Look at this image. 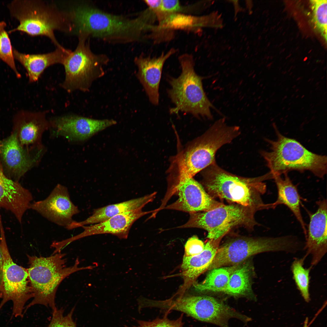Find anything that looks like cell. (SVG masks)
I'll list each match as a JSON object with an SVG mask.
<instances>
[{"label":"cell","instance_id":"cell-20","mask_svg":"<svg viewBox=\"0 0 327 327\" xmlns=\"http://www.w3.org/2000/svg\"><path fill=\"white\" fill-rule=\"evenodd\" d=\"M50 127L49 121L43 112L22 111L17 114L15 119L14 130L17 131L20 144L23 147L35 145L42 150V135Z\"/></svg>","mask_w":327,"mask_h":327},{"label":"cell","instance_id":"cell-16","mask_svg":"<svg viewBox=\"0 0 327 327\" xmlns=\"http://www.w3.org/2000/svg\"><path fill=\"white\" fill-rule=\"evenodd\" d=\"M316 204L318 208L315 212H308L309 222L304 247L306 252L304 258L309 255L311 256V267L318 263L327 251L326 200H319Z\"/></svg>","mask_w":327,"mask_h":327},{"label":"cell","instance_id":"cell-31","mask_svg":"<svg viewBox=\"0 0 327 327\" xmlns=\"http://www.w3.org/2000/svg\"><path fill=\"white\" fill-rule=\"evenodd\" d=\"M170 312L167 311L163 317H157L152 321L137 320L138 325L133 327H184L183 321V314L182 313L176 319L171 320L168 317ZM125 327H129L125 325Z\"/></svg>","mask_w":327,"mask_h":327},{"label":"cell","instance_id":"cell-26","mask_svg":"<svg viewBox=\"0 0 327 327\" xmlns=\"http://www.w3.org/2000/svg\"><path fill=\"white\" fill-rule=\"evenodd\" d=\"M239 264L220 267L209 270L210 271L203 281L199 283H194L195 289L199 292L210 291L224 293L231 274Z\"/></svg>","mask_w":327,"mask_h":327},{"label":"cell","instance_id":"cell-27","mask_svg":"<svg viewBox=\"0 0 327 327\" xmlns=\"http://www.w3.org/2000/svg\"><path fill=\"white\" fill-rule=\"evenodd\" d=\"M160 27L170 29H190L205 25L204 17L199 18L177 13L166 15L160 20Z\"/></svg>","mask_w":327,"mask_h":327},{"label":"cell","instance_id":"cell-24","mask_svg":"<svg viewBox=\"0 0 327 327\" xmlns=\"http://www.w3.org/2000/svg\"><path fill=\"white\" fill-rule=\"evenodd\" d=\"M219 241L209 239L203 250L192 256H184L181 268L182 274L187 281H194L200 275L208 271L219 247Z\"/></svg>","mask_w":327,"mask_h":327},{"label":"cell","instance_id":"cell-22","mask_svg":"<svg viewBox=\"0 0 327 327\" xmlns=\"http://www.w3.org/2000/svg\"><path fill=\"white\" fill-rule=\"evenodd\" d=\"M156 194L157 192H154L139 198L95 209L92 215L87 219L80 222L74 220L67 229L71 230L87 225L100 223L122 213L142 209L147 204L153 201Z\"/></svg>","mask_w":327,"mask_h":327},{"label":"cell","instance_id":"cell-15","mask_svg":"<svg viewBox=\"0 0 327 327\" xmlns=\"http://www.w3.org/2000/svg\"><path fill=\"white\" fill-rule=\"evenodd\" d=\"M153 212L154 210L144 211L142 209H138L117 214L100 223L82 226L84 230L82 232L62 240L61 244L66 247L71 243L84 237L103 234H110L120 239H126L134 223L141 217Z\"/></svg>","mask_w":327,"mask_h":327},{"label":"cell","instance_id":"cell-2","mask_svg":"<svg viewBox=\"0 0 327 327\" xmlns=\"http://www.w3.org/2000/svg\"><path fill=\"white\" fill-rule=\"evenodd\" d=\"M239 127L228 125L225 119L216 121L201 135L179 150L171 159L169 171L179 178H192L216 162L217 151L240 134Z\"/></svg>","mask_w":327,"mask_h":327},{"label":"cell","instance_id":"cell-21","mask_svg":"<svg viewBox=\"0 0 327 327\" xmlns=\"http://www.w3.org/2000/svg\"><path fill=\"white\" fill-rule=\"evenodd\" d=\"M71 51L62 47L57 48L54 51L47 53L28 54L21 53L13 48L14 58L26 69L30 82L37 81L49 66L56 64H62Z\"/></svg>","mask_w":327,"mask_h":327},{"label":"cell","instance_id":"cell-33","mask_svg":"<svg viewBox=\"0 0 327 327\" xmlns=\"http://www.w3.org/2000/svg\"><path fill=\"white\" fill-rule=\"evenodd\" d=\"M203 242L196 236L190 238L185 245L184 256H192L201 253L204 250Z\"/></svg>","mask_w":327,"mask_h":327},{"label":"cell","instance_id":"cell-1","mask_svg":"<svg viewBox=\"0 0 327 327\" xmlns=\"http://www.w3.org/2000/svg\"><path fill=\"white\" fill-rule=\"evenodd\" d=\"M72 31L78 36H91L116 43L136 42L149 25L141 14L133 18L105 12L83 2L69 12Z\"/></svg>","mask_w":327,"mask_h":327},{"label":"cell","instance_id":"cell-34","mask_svg":"<svg viewBox=\"0 0 327 327\" xmlns=\"http://www.w3.org/2000/svg\"><path fill=\"white\" fill-rule=\"evenodd\" d=\"M181 9L179 1L162 0L159 11L156 13L159 15H165L177 13Z\"/></svg>","mask_w":327,"mask_h":327},{"label":"cell","instance_id":"cell-4","mask_svg":"<svg viewBox=\"0 0 327 327\" xmlns=\"http://www.w3.org/2000/svg\"><path fill=\"white\" fill-rule=\"evenodd\" d=\"M65 255L61 252L47 257L27 255L29 265L27 270L33 297L25 307L23 315L28 309L35 305L49 307L52 312L56 310V294L62 281L75 272L95 267L94 266L79 267L78 258L73 265L67 267Z\"/></svg>","mask_w":327,"mask_h":327},{"label":"cell","instance_id":"cell-28","mask_svg":"<svg viewBox=\"0 0 327 327\" xmlns=\"http://www.w3.org/2000/svg\"><path fill=\"white\" fill-rule=\"evenodd\" d=\"M305 258L295 259L291 269L293 279L297 286L305 301L308 302L310 300L309 292V274L311 267L306 269L303 265Z\"/></svg>","mask_w":327,"mask_h":327},{"label":"cell","instance_id":"cell-12","mask_svg":"<svg viewBox=\"0 0 327 327\" xmlns=\"http://www.w3.org/2000/svg\"><path fill=\"white\" fill-rule=\"evenodd\" d=\"M169 187L163 202L173 194L178 198L174 203L164 207L189 213L208 211L223 203L216 200L206 191L202 185L193 177L175 179Z\"/></svg>","mask_w":327,"mask_h":327},{"label":"cell","instance_id":"cell-18","mask_svg":"<svg viewBox=\"0 0 327 327\" xmlns=\"http://www.w3.org/2000/svg\"><path fill=\"white\" fill-rule=\"evenodd\" d=\"M33 199L28 190L5 175L0 160V207L11 211L21 223Z\"/></svg>","mask_w":327,"mask_h":327},{"label":"cell","instance_id":"cell-30","mask_svg":"<svg viewBox=\"0 0 327 327\" xmlns=\"http://www.w3.org/2000/svg\"><path fill=\"white\" fill-rule=\"evenodd\" d=\"M310 3L314 24L326 41L327 1L312 0Z\"/></svg>","mask_w":327,"mask_h":327},{"label":"cell","instance_id":"cell-11","mask_svg":"<svg viewBox=\"0 0 327 327\" xmlns=\"http://www.w3.org/2000/svg\"><path fill=\"white\" fill-rule=\"evenodd\" d=\"M0 231L3 260L0 289V298L2 299L0 311L7 302L11 300L13 303L12 317L22 318L26 302L33 297L27 269L14 262L8 249L2 226H0Z\"/></svg>","mask_w":327,"mask_h":327},{"label":"cell","instance_id":"cell-32","mask_svg":"<svg viewBox=\"0 0 327 327\" xmlns=\"http://www.w3.org/2000/svg\"><path fill=\"white\" fill-rule=\"evenodd\" d=\"M75 308H73L67 315H64L62 308L52 312V315L48 327H77L76 322L73 319Z\"/></svg>","mask_w":327,"mask_h":327},{"label":"cell","instance_id":"cell-23","mask_svg":"<svg viewBox=\"0 0 327 327\" xmlns=\"http://www.w3.org/2000/svg\"><path fill=\"white\" fill-rule=\"evenodd\" d=\"M284 174L283 178L281 175H273L277 188L278 197L276 201L269 203L270 208L274 209L280 204L287 206L300 225L306 238L307 230L301 212V197L296 187L292 183L287 173Z\"/></svg>","mask_w":327,"mask_h":327},{"label":"cell","instance_id":"cell-14","mask_svg":"<svg viewBox=\"0 0 327 327\" xmlns=\"http://www.w3.org/2000/svg\"><path fill=\"white\" fill-rule=\"evenodd\" d=\"M55 134L71 140L83 141L117 124L113 119L97 120L74 114L56 117L49 121Z\"/></svg>","mask_w":327,"mask_h":327},{"label":"cell","instance_id":"cell-8","mask_svg":"<svg viewBox=\"0 0 327 327\" xmlns=\"http://www.w3.org/2000/svg\"><path fill=\"white\" fill-rule=\"evenodd\" d=\"M257 208L237 204L221 205L206 211L189 213L187 221L179 228H199L208 232L209 239L220 242L230 230L235 227L252 228L259 225L255 219Z\"/></svg>","mask_w":327,"mask_h":327},{"label":"cell","instance_id":"cell-25","mask_svg":"<svg viewBox=\"0 0 327 327\" xmlns=\"http://www.w3.org/2000/svg\"><path fill=\"white\" fill-rule=\"evenodd\" d=\"M251 270V265L248 263L239 264L231 274L224 293L233 296L256 299L250 281Z\"/></svg>","mask_w":327,"mask_h":327},{"label":"cell","instance_id":"cell-10","mask_svg":"<svg viewBox=\"0 0 327 327\" xmlns=\"http://www.w3.org/2000/svg\"><path fill=\"white\" fill-rule=\"evenodd\" d=\"M87 39L78 37L76 48L71 51L62 64L65 78L61 86L68 92L89 90L93 81L104 75V67L109 62L106 55L92 51Z\"/></svg>","mask_w":327,"mask_h":327},{"label":"cell","instance_id":"cell-35","mask_svg":"<svg viewBox=\"0 0 327 327\" xmlns=\"http://www.w3.org/2000/svg\"><path fill=\"white\" fill-rule=\"evenodd\" d=\"M161 0H146L144 2L147 5L149 9L154 12L159 11L161 3Z\"/></svg>","mask_w":327,"mask_h":327},{"label":"cell","instance_id":"cell-29","mask_svg":"<svg viewBox=\"0 0 327 327\" xmlns=\"http://www.w3.org/2000/svg\"><path fill=\"white\" fill-rule=\"evenodd\" d=\"M6 26L5 22H0V59L12 69L17 77L20 78V74L15 66L10 39L5 30Z\"/></svg>","mask_w":327,"mask_h":327},{"label":"cell","instance_id":"cell-37","mask_svg":"<svg viewBox=\"0 0 327 327\" xmlns=\"http://www.w3.org/2000/svg\"><path fill=\"white\" fill-rule=\"evenodd\" d=\"M0 287H1V285H0Z\"/></svg>","mask_w":327,"mask_h":327},{"label":"cell","instance_id":"cell-3","mask_svg":"<svg viewBox=\"0 0 327 327\" xmlns=\"http://www.w3.org/2000/svg\"><path fill=\"white\" fill-rule=\"evenodd\" d=\"M202 185L212 197L225 199L260 210L269 209L261 195L266 190L265 175L248 178L234 175L219 166L216 162L201 171Z\"/></svg>","mask_w":327,"mask_h":327},{"label":"cell","instance_id":"cell-17","mask_svg":"<svg viewBox=\"0 0 327 327\" xmlns=\"http://www.w3.org/2000/svg\"><path fill=\"white\" fill-rule=\"evenodd\" d=\"M177 51L173 48L157 57L140 55L135 59L138 68L137 77L150 102L154 105H157L159 104V87L164 64Z\"/></svg>","mask_w":327,"mask_h":327},{"label":"cell","instance_id":"cell-19","mask_svg":"<svg viewBox=\"0 0 327 327\" xmlns=\"http://www.w3.org/2000/svg\"><path fill=\"white\" fill-rule=\"evenodd\" d=\"M0 157L10 175L17 180L38 159L31 157L28 151L21 146L15 130L9 137L0 142Z\"/></svg>","mask_w":327,"mask_h":327},{"label":"cell","instance_id":"cell-36","mask_svg":"<svg viewBox=\"0 0 327 327\" xmlns=\"http://www.w3.org/2000/svg\"><path fill=\"white\" fill-rule=\"evenodd\" d=\"M3 253L1 243L0 240V288L2 285L3 274Z\"/></svg>","mask_w":327,"mask_h":327},{"label":"cell","instance_id":"cell-9","mask_svg":"<svg viewBox=\"0 0 327 327\" xmlns=\"http://www.w3.org/2000/svg\"><path fill=\"white\" fill-rule=\"evenodd\" d=\"M297 243L292 236L277 237H237L219 247L208 270L239 264L253 255L264 252L293 253Z\"/></svg>","mask_w":327,"mask_h":327},{"label":"cell","instance_id":"cell-7","mask_svg":"<svg viewBox=\"0 0 327 327\" xmlns=\"http://www.w3.org/2000/svg\"><path fill=\"white\" fill-rule=\"evenodd\" d=\"M277 138L266 139L270 146L269 151H261L272 175H281L291 170H308L322 178L327 172V157L309 150L296 140L285 137L276 129Z\"/></svg>","mask_w":327,"mask_h":327},{"label":"cell","instance_id":"cell-6","mask_svg":"<svg viewBox=\"0 0 327 327\" xmlns=\"http://www.w3.org/2000/svg\"><path fill=\"white\" fill-rule=\"evenodd\" d=\"M8 8L11 15L19 22V25L9 33L20 31L32 36H45L57 48H61L54 31L72 32L68 13L58 10L53 4L39 0H15Z\"/></svg>","mask_w":327,"mask_h":327},{"label":"cell","instance_id":"cell-13","mask_svg":"<svg viewBox=\"0 0 327 327\" xmlns=\"http://www.w3.org/2000/svg\"><path fill=\"white\" fill-rule=\"evenodd\" d=\"M29 209L66 228L74 221V216L80 212L71 200L67 187L61 184H58L45 199L31 203Z\"/></svg>","mask_w":327,"mask_h":327},{"label":"cell","instance_id":"cell-5","mask_svg":"<svg viewBox=\"0 0 327 327\" xmlns=\"http://www.w3.org/2000/svg\"><path fill=\"white\" fill-rule=\"evenodd\" d=\"M178 59L181 68L180 75L177 78L169 77L167 79L170 87L167 94L174 104L170 109V114H178L181 111L198 118L213 119L210 109L215 108L204 91L203 77L195 71L193 56L184 54Z\"/></svg>","mask_w":327,"mask_h":327}]
</instances>
